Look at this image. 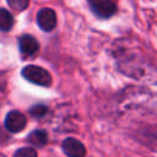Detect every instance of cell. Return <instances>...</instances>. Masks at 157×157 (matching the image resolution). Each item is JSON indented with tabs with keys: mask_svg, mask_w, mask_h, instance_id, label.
I'll return each instance as SVG.
<instances>
[{
	"mask_svg": "<svg viewBox=\"0 0 157 157\" xmlns=\"http://www.w3.org/2000/svg\"><path fill=\"white\" fill-rule=\"evenodd\" d=\"M22 76L34 83V85H39V86H50L52 85V76L50 74L40 67V66H37V65H27L23 67L22 70Z\"/></svg>",
	"mask_w": 157,
	"mask_h": 157,
	"instance_id": "cell-1",
	"label": "cell"
},
{
	"mask_svg": "<svg viewBox=\"0 0 157 157\" xmlns=\"http://www.w3.org/2000/svg\"><path fill=\"white\" fill-rule=\"evenodd\" d=\"M92 11L102 17L108 18L117 11V0H88Z\"/></svg>",
	"mask_w": 157,
	"mask_h": 157,
	"instance_id": "cell-2",
	"label": "cell"
},
{
	"mask_svg": "<svg viewBox=\"0 0 157 157\" xmlns=\"http://www.w3.org/2000/svg\"><path fill=\"white\" fill-rule=\"evenodd\" d=\"M37 23L45 32L53 31L55 28V26H56L55 11L49 9V7H44V9L39 10V12L37 15Z\"/></svg>",
	"mask_w": 157,
	"mask_h": 157,
	"instance_id": "cell-3",
	"label": "cell"
},
{
	"mask_svg": "<svg viewBox=\"0 0 157 157\" xmlns=\"http://www.w3.org/2000/svg\"><path fill=\"white\" fill-rule=\"evenodd\" d=\"M61 147L64 153L69 157H85L86 155V148L83 144L74 137H67L66 140H64Z\"/></svg>",
	"mask_w": 157,
	"mask_h": 157,
	"instance_id": "cell-4",
	"label": "cell"
},
{
	"mask_svg": "<svg viewBox=\"0 0 157 157\" xmlns=\"http://www.w3.org/2000/svg\"><path fill=\"white\" fill-rule=\"evenodd\" d=\"M26 117L20 112H10L5 118V128L11 132H18L26 126Z\"/></svg>",
	"mask_w": 157,
	"mask_h": 157,
	"instance_id": "cell-5",
	"label": "cell"
},
{
	"mask_svg": "<svg viewBox=\"0 0 157 157\" xmlns=\"http://www.w3.org/2000/svg\"><path fill=\"white\" fill-rule=\"evenodd\" d=\"M18 47L22 54L25 55H33L39 49V44L37 39L29 34H23L18 39Z\"/></svg>",
	"mask_w": 157,
	"mask_h": 157,
	"instance_id": "cell-6",
	"label": "cell"
},
{
	"mask_svg": "<svg viewBox=\"0 0 157 157\" xmlns=\"http://www.w3.org/2000/svg\"><path fill=\"white\" fill-rule=\"evenodd\" d=\"M28 141H29L32 145L40 147V146H43V145L47 144V141H48V135H47V132H45L44 130H34L33 132H31V134L28 135Z\"/></svg>",
	"mask_w": 157,
	"mask_h": 157,
	"instance_id": "cell-7",
	"label": "cell"
},
{
	"mask_svg": "<svg viewBox=\"0 0 157 157\" xmlns=\"http://www.w3.org/2000/svg\"><path fill=\"white\" fill-rule=\"evenodd\" d=\"M13 17L6 9H0V31L7 32L12 28Z\"/></svg>",
	"mask_w": 157,
	"mask_h": 157,
	"instance_id": "cell-8",
	"label": "cell"
},
{
	"mask_svg": "<svg viewBox=\"0 0 157 157\" xmlns=\"http://www.w3.org/2000/svg\"><path fill=\"white\" fill-rule=\"evenodd\" d=\"M7 4L16 11H23L27 9L29 0H7Z\"/></svg>",
	"mask_w": 157,
	"mask_h": 157,
	"instance_id": "cell-9",
	"label": "cell"
},
{
	"mask_svg": "<svg viewBox=\"0 0 157 157\" xmlns=\"http://www.w3.org/2000/svg\"><path fill=\"white\" fill-rule=\"evenodd\" d=\"M13 157H37V152L32 147H22L15 152Z\"/></svg>",
	"mask_w": 157,
	"mask_h": 157,
	"instance_id": "cell-10",
	"label": "cell"
},
{
	"mask_svg": "<svg viewBox=\"0 0 157 157\" xmlns=\"http://www.w3.org/2000/svg\"><path fill=\"white\" fill-rule=\"evenodd\" d=\"M47 107L45 105H43V104H37V105H34L33 108H31V114L33 115V117H36V118H40V117H43L45 113H47Z\"/></svg>",
	"mask_w": 157,
	"mask_h": 157,
	"instance_id": "cell-11",
	"label": "cell"
}]
</instances>
